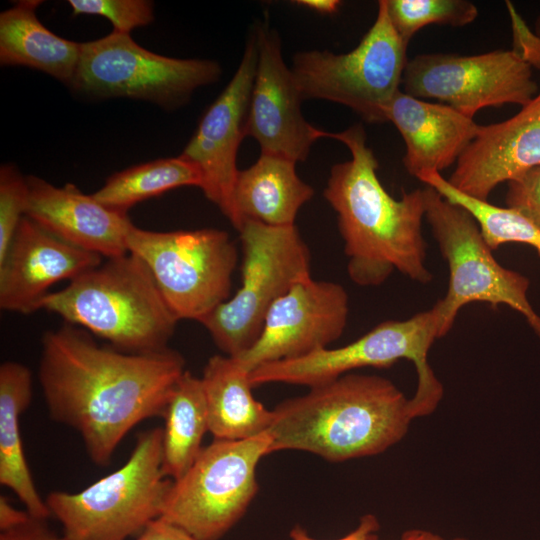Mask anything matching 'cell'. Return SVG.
<instances>
[{
	"label": "cell",
	"mask_w": 540,
	"mask_h": 540,
	"mask_svg": "<svg viewBox=\"0 0 540 540\" xmlns=\"http://www.w3.org/2000/svg\"><path fill=\"white\" fill-rule=\"evenodd\" d=\"M185 371L170 347L128 353L65 323L43 334L38 378L51 419L75 430L91 461L107 466L130 430L163 417Z\"/></svg>",
	"instance_id": "1"
},
{
	"label": "cell",
	"mask_w": 540,
	"mask_h": 540,
	"mask_svg": "<svg viewBox=\"0 0 540 540\" xmlns=\"http://www.w3.org/2000/svg\"><path fill=\"white\" fill-rule=\"evenodd\" d=\"M326 137L345 144L351 159L332 166L324 198L337 214L349 278L359 286H379L392 273L427 284V243L422 233L424 189L390 195L378 176V161L361 124Z\"/></svg>",
	"instance_id": "2"
},
{
	"label": "cell",
	"mask_w": 540,
	"mask_h": 540,
	"mask_svg": "<svg viewBox=\"0 0 540 540\" xmlns=\"http://www.w3.org/2000/svg\"><path fill=\"white\" fill-rule=\"evenodd\" d=\"M413 416L410 398L389 379L347 373L272 409V453L298 450L329 462L375 456L400 442Z\"/></svg>",
	"instance_id": "3"
},
{
	"label": "cell",
	"mask_w": 540,
	"mask_h": 540,
	"mask_svg": "<svg viewBox=\"0 0 540 540\" xmlns=\"http://www.w3.org/2000/svg\"><path fill=\"white\" fill-rule=\"evenodd\" d=\"M40 309L101 337L118 350L137 354L169 348L179 321L147 265L130 252L106 258L65 288L50 292Z\"/></svg>",
	"instance_id": "4"
},
{
	"label": "cell",
	"mask_w": 540,
	"mask_h": 540,
	"mask_svg": "<svg viewBox=\"0 0 540 540\" xmlns=\"http://www.w3.org/2000/svg\"><path fill=\"white\" fill-rule=\"evenodd\" d=\"M173 480L162 471V428L137 435L128 460L85 489L45 501L68 540H127L162 516Z\"/></svg>",
	"instance_id": "5"
},
{
	"label": "cell",
	"mask_w": 540,
	"mask_h": 540,
	"mask_svg": "<svg viewBox=\"0 0 540 540\" xmlns=\"http://www.w3.org/2000/svg\"><path fill=\"white\" fill-rule=\"evenodd\" d=\"M241 286L199 323L227 356L239 357L261 334L272 305L298 281L311 276V256L297 227L245 220Z\"/></svg>",
	"instance_id": "6"
},
{
	"label": "cell",
	"mask_w": 540,
	"mask_h": 540,
	"mask_svg": "<svg viewBox=\"0 0 540 540\" xmlns=\"http://www.w3.org/2000/svg\"><path fill=\"white\" fill-rule=\"evenodd\" d=\"M439 338V312L434 305L405 320L381 322L347 345L260 365L250 372L249 379L253 387L285 383L311 388L356 369L389 368L405 359L414 364L417 373L414 401L423 409L434 410L444 389L428 363V353Z\"/></svg>",
	"instance_id": "7"
},
{
	"label": "cell",
	"mask_w": 540,
	"mask_h": 540,
	"mask_svg": "<svg viewBox=\"0 0 540 540\" xmlns=\"http://www.w3.org/2000/svg\"><path fill=\"white\" fill-rule=\"evenodd\" d=\"M425 218L449 268L445 296L435 305L440 337L447 335L462 307L486 303L506 305L521 314L540 338V315L528 298L529 279L503 267L493 256L476 219L463 207L444 199L426 186Z\"/></svg>",
	"instance_id": "8"
},
{
	"label": "cell",
	"mask_w": 540,
	"mask_h": 540,
	"mask_svg": "<svg viewBox=\"0 0 540 540\" xmlns=\"http://www.w3.org/2000/svg\"><path fill=\"white\" fill-rule=\"evenodd\" d=\"M407 47L390 22L385 0H381L373 25L353 50L341 54L299 52L291 70L303 100L339 103L368 123H383L387 106L400 91Z\"/></svg>",
	"instance_id": "9"
},
{
	"label": "cell",
	"mask_w": 540,
	"mask_h": 540,
	"mask_svg": "<svg viewBox=\"0 0 540 540\" xmlns=\"http://www.w3.org/2000/svg\"><path fill=\"white\" fill-rule=\"evenodd\" d=\"M271 446L268 432L244 440L213 439L173 481L160 518L196 540H219L255 498L256 469L272 454Z\"/></svg>",
	"instance_id": "10"
},
{
	"label": "cell",
	"mask_w": 540,
	"mask_h": 540,
	"mask_svg": "<svg viewBox=\"0 0 540 540\" xmlns=\"http://www.w3.org/2000/svg\"><path fill=\"white\" fill-rule=\"evenodd\" d=\"M126 244L147 265L178 320L200 322L230 298L238 253L226 231L158 232L132 224Z\"/></svg>",
	"instance_id": "11"
},
{
	"label": "cell",
	"mask_w": 540,
	"mask_h": 540,
	"mask_svg": "<svg viewBox=\"0 0 540 540\" xmlns=\"http://www.w3.org/2000/svg\"><path fill=\"white\" fill-rule=\"evenodd\" d=\"M222 68L209 59H178L141 47L127 33L81 43L70 87L94 98L126 97L174 109L192 93L221 77Z\"/></svg>",
	"instance_id": "12"
},
{
	"label": "cell",
	"mask_w": 540,
	"mask_h": 540,
	"mask_svg": "<svg viewBox=\"0 0 540 540\" xmlns=\"http://www.w3.org/2000/svg\"><path fill=\"white\" fill-rule=\"evenodd\" d=\"M402 84L406 94L439 100L471 119L487 107H523L539 93L532 67L513 50L420 54L408 60Z\"/></svg>",
	"instance_id": "13"
},
{
	"label": "cell",
	"mask_w": 540,
	"mask_h": 540,
	"mask_svg": "<svg viewBox=\"0 0 540 540\" xmlns=\"http://www.w3.org/2000/svg\"><path fill=\"white\" fill-rule=\"evenodd\" d=\"M258 60L255 28L233 77L208 107L180 156L197 167L200 189L233 222V193L239 170L237 153L246 125Z\"/></svg>",
	"instance_id": "14"
},
{
	"label": "cell",
	"mask_w": 540,
	"mask_h": 540,
	"mask_svg": "<svg viewBox=\"0 0 540 540\" xmlns=\"http://www.w3.org/2000/svg\"><path fill=\"white\" fill-rule=\"evenodd\" d=\"M348 313V294L342 285L308 276L272 305L255 344L235 358L251 372L263 364L328 348L342 336Z\"/></svg>",
	"instance_id": "15"
},
{
	"label": "cell",
	"mask_w": 540,
	"mask_h": 540,
	"mask_svg": "<svg viewBox=\"0 0 540 540\" xmlns=\"http://www.w3.org/2000/svg\"><path fill=\"white\" fill-rule=\"evenodd\" d=\"M254 28L258 60L246 136L259 143L261 153L304 161L317 139L326 137V131L312 126L303 117V99L291 68L283 60L277 32L267 21Z\"/></svg>",
	"instance_id": "16"
},
{
	"label": "cell",
	"mask_w": 540,
	"mask_h": 540,
	"mask_svg": "<svg viewBox=\"0 0 540 540\" xmlns=\"http://www.w3.org/2000/svg\"><path fill=\"white\" fill-rule=\"evenodd\" d=\"M24 216L0 258V308L29 314L59 281H72L103 262Z\"/></svg>",
	"instance_id": "17"
},
{
	"label": "cell",
	"mask_w": 540,
	"mask_h": 540,
	"mask_svg": "<svg viewBox=\"0 0 540 540\" xmlns=\"http://www.w3.org/2000/svg\"><path fill=\"white\" fill-rule=\"evenodd\" d=\"M540 165V92L511 118L480 125L448 182L460 192L488 201L492 191Z\"/></svg>",
	"instance_id": "18"
},
{
	"label": "cell",
	"mask_w": 540,
	"mask_h": 540,
	"mask_svg": "<svg viewBox=\"0 0 540 540\" xmlns=\"http://www.w3.org/2000/svg\"><path fill=\"white\" fill-rule=\"evenodd\" d=\"M27 181L25 216L64 241L104 258L129 253L126 236L133 223L126 213L104 206L71 183L57 187L33 175Z\"/></svg>",
	"instance_id": "19"
},
{
	"label": "cell",
	"mask_w": 540,
	"mask_h": 540,
	"mask_svg": "<svg viewBox=\"0 0 540 540\" xmlns=\"http://www.w3.org/2000/svg\"><path fill=\"white\" fill-rule=\"evenodd\" d=\"M401 134L406 152L403 164L410 175L440 172L457 162L476 137L480 125L442 103H432L398 91L386 108Z\"/></svg>",
	"instance_id": "20"
},
{
	"label": "cell",
	"mask_w": 540,
	"mask_h": 540,
	"mask_svg": "<svg viewBox=\"0 0 540 540\" xmlns=\"http://www.w3.org/2000/svg\"><path fill=\"white\" fill-rule=\"evenodd\" d=\"M313 194V188L297 175L296 162L261 153L253 165L239 170L232 225L238 231L245 220L275 227L293 226L299 210Z\"/></svg>",
	"instance_id": "21"
},
{
	"label": "cell",
	"mask_w": 540,
	"mask_h": 540,
	"mask_svg": "<svg viewBox=\"0 0 540 540\" xmlns=\"http://www.w3.org/2000/svg\"><path fill=\"white\" fill-rule=\"evenodd\" d=\"M250 372L235 358L214 355L201 377L214 439L244 440L269 430L272 410L253 396Z\"/></svg>",
	"instance_id": "22"
},
{
	"label": "cell",
	"mask_w": 540,
	"mask_h": 540,
	"mask_svg": "<svg viewBox=\"0 0 540 540\" xmlns=\"http://www.w3.org/2000/svg\"><path fill=\"white\" fill-rule=\"evenodd\" d=\"M41 0H20L0 14V64L26 66L71 86L81 43L47 29L36 11Z\"/></svg>",
	"instance_id": "23"
},
{
	"label": "cell",
	"mask_w": 540,
	"mask_h": 540,
	"mask_svg": "<svg viewBox=\"0 0 540 540\" xmlns=\"http://www.w3.org/2000/svg\"><path fill=\"white\" fill-rule=\"evenodd\" d=\"M32 398V373L22 363L0 365V483L9 488L34 518L51 512L37 491L25 458L20 419Z\"/></svg>",
	"instance_id": "24"
},
{
	"label": "cell",
	"mask_w": 540,
	"mask_h": 540,
	"mask_svg": "<svg viewBox=\"0 0 540 540\" xmlns=\"http://www.w3.org/2000/svg\"><path fill=\"white\" fill-rule=\"evenodd\" d=\"M162 428V471L173 481L182 477L202 450L209 432L208 412L201 378L185 371L176 384Z\"/></svg>",
	"instance_id": "25"
},
{
	"label": "cell",
	"mask_w": 540,
	"mask_h": 540,
	"mask_svg": "<svg viewBox=\"0 0 540 540\" xmlns=\"http://www.w3.org/2000/svg\"><path fill=\"white\" fill-rule=\"evenodd\" d=\"M195 165L182 156L131 166L110 176L92 196L104 206L126 213L135 204L182 186L201 187Z\"/></svg>",
	"instance_id": "26"
},
{
	"label": "cell",
	"mask_w": 540,
	"mask_h": 540,
	"mask_svg": "<svg viewBox=\"0 0 540 540\" xmlns=\"http://www.w3.org/2000/svg\"><path fill=\"white\" fill-rule=\"evenodd\" d=\"M417 179L444 199L465 208L476 219L492 250L507 243H520L531 246L540 256V228L518 211L472 198L453 187L440 172H423Z\"/></svg>",
	"instance_id": "27"
},
{
	"label": "cell",
	"mask_w": 540,
	"mask_h": 540,
	"mask_svg": "<svg viewBox=\"0 0 540 540\" xmlns=\"http://www.w3.org/2000/svg\"><path fill=\"white\" fill-rule=\"evenodd\" d=\"M390 22L405 42L430 24L463 27L478 16L474 3L467 0H385Z\"/></svg>",
	"instance_id": "28"
},
{
	"label": "cell",
	"mask_w": 540,
	"mask_h": 540,
	"mask_svg": "<svg viewBox=\"0 0 540 540\" xmlns=\"http://www.w3.org/2000/svg\"><path fill=\"white\" fill-rule=\"evenodd\" d=\"M29 197L27 177L11 163L0 167V258L26 215Z\"/></svg>",
	"instance_id": "29"
},
{
	"label": "cell",
	"mask_w": 540,
	"mask_h": 540,
	"mask_svg": "<svg viewBox=\"0 0 540 540\" xmlns=\"http://www.w3.org/2000/svg\"><path fill=\"white\" fill-rule=\"evenodd\" d=\"M73 15L88 14L107 18L114 31L130 34L153 22V2L147 0H69Z\"/></svg>",
	"instance_id": "30"
},
{
	"label": "cell",
	"mask_w": 540,
	"mask_h": 540,
	"mask_svg": "<svg viewBox=\"0 0 540 540\" xmlns=\"http://www.w3.org/2000/svg\"><path fill=\"white\" fill-rule=\"evenodd\" d=\"M506 205L540 228V165L508 182Z\"/></svg>",
	"instance_id": "31"
},
{
	"label": "cell",
	"mask_w": 540,
	"mask_h": 540,
	"mask_svg": "<svg viewBox=\"0 0 540 540\" xmlns=\"http://www.w3.org/2000/svg\"><path fill=\"white\" fill-rule=\"evenodd\" d=\"M506 7L512 27V50L532 68L540 69V37L526 25L510 1H506Z\"/></svg>",
	"instance_id": "32"
},
{
	"label": "cell",
	"mask_w": 540,
	"mask_h": 540,
	"mask_svg": "<svg viewBox=\"0 0 540 540\" xmlns=\"http://www.w3.org/2000/svg\"><path fill=\"white\" fill-rule=\"evenodd\" d=\"M0 540H68L59 536L45 523V520L31 517L27 522L12 529L1 531Z\"/></svg>",
	"instance_id": "33"
},
{
	"label": "cell",
	"mask_w": 540,
	"mask_h": 540,
	"mask_svg": "<svg viewBox=\"0 0 540 540\" xmlns=\"http://www.w3.org/2000/svg\"><path fill=\"white\" fill-rule=\"evenodd\" d=\"M380 528L378 519L373 514L364 515L356 528L345 536L334 540H375ZM288 540H320L311 537L304 528L295 526L289 533Z\"/></svg>",
	"instance_id": "34"
},
{
	"label": "cell",
	"mask_w": 540,
	"mask_h": 540,
	"mask_svg": "<svg viewBox=\"0 0 540 540\" xmlns=\"http://www.w3.org/2000/svg\"><path fill=\"white\" fill-rule=\"evenodd\" d=\"M136 540H196L182 528L161 518L152 521Z\"/></svg>",
	"instance_id": "35"
},
{
	"label": "cell",
	"mask_w": 540,
	"mask_h": 540,
	"mask_svg": "<svg viewBox=\"0 0 540 540\" xmlns=\"http://www.w3.org/2000/svg\"><path fill=\"white\" fill-rule=\"evenodd\" d=\"M32 516L15 508L6 497L0 496V530L6 531L27 522Z\"/></svg>",
	"instance_id": "36"
},
{
	"label": "cell",
	"mask_w": 540,
	"mask_h": 540,
	"mask_svg": "<svg viewBox=\"0 0 540 540\" xmlns=\"http://www.w3.org/2000/svg\"><path fill=\"white\" fill-rule=\"evenodd\" d=\"M295 3L322 14H333L341 6L338 0H299Z\"/></svg>",
	"instance_id": "37"
},
{
	"label": "cell",
	"mask_w": 540,
	"mask_h": 540,
	"mask_svg": "<svg viewBox=\"0 0 540 540\" xmlns=\"http://www.w3.org/2000/svg\"><path fill=\"white\" fill-rule=\"evenodd\" d=\"M399 540H469V539L462 538V537L447 539L439 534H436L426 529L412 528L402 533Z\"/></svg>",
	"instance_id": "38"
},
{
	"label": "cell",
	"mask_w": 540,
	"mask_h": 540,
	"mask_svg": "<svg viewBox=\"0 0 540 540\" xmlns=\"http://www.w3.org/2000/svg\"><path fill=\"white\" fill-rule=\"evenodd\" d=\"M535 34L538 35L540 37V13L539 15L537 16L536 18V21H535Z\"/></svg>",
	"instance_id": "39"
}]
</instances>
